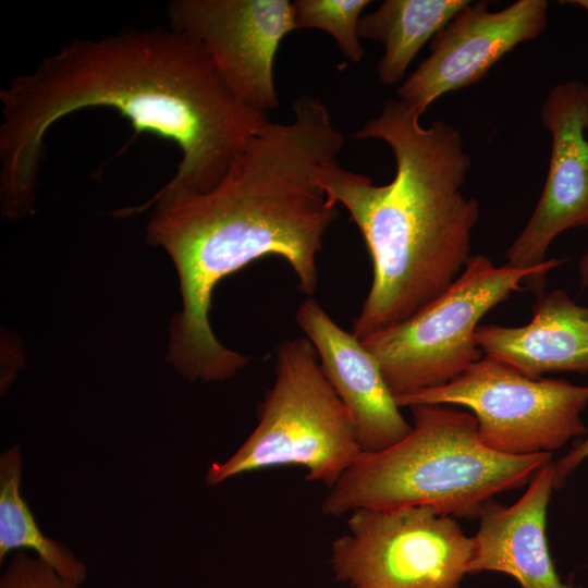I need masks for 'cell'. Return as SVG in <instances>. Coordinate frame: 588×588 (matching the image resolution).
Here are the masks:
<instances>
[{
    "label": "cell",
    "instance_id": "30bf717a",
    "mask_svg": "<svg viewBox=\"0 0 588 588\" xmlns=\"http://www.w3.org/2000/svg\"><path fill=\"white\" fill-rule=\"evenodd\" d=\"M544 0H518L492 11L468 1L431 39L429 56L399 87L397 98L421 115L441 96L479 83L506 53L547 27Z\"/></svg>",
    "mask_w": 588,
    "mask_h": 588
},
{
    "label": "cell",
    "instance_id": "9a60e30c",
    "mask_svg": "<svg viewBox=\"0 0 588 588\" xmlns=\"http://www.w3.org/2000/svg\"><path fill=\"white\" fill-rule=\"evenodd\" d=\"M468 0H385L358 23L359 38L379 42L384 53L377 65L384 85L405 78L424 45L431 40Z\"/></svg>",
    "mask_w": 588,
    "mask_h": 588
},
{
    "label": "cell",
    "instance_id": "44dd1931",
    "mask_svg": "<svg viewBox=\"0 0 588 588\" xmlns=\"http://www.w3.org/2000/svg\"><path fill=\"white\" fill-rule=\"evenodd\" d=\"M565 3L581 8L588 15V0H574V1H566Z\"/></svg>",
    "mask_w": 588,
    "mask_h": 588
},
{
    "label": "cell",
    "instance_id": "8fae6325",
    "mask_svg": "<svg viewBox=\"0 0 588 588\" xmlns=\"http://www.w3.org/2000/svg\"><path fill=\"white\" fill-rule=\"evenodd\" d=\"M588 85L556 84L540 115L551 134V154L543 189L523 231L509 247L506 266L534 268L564 231L588 226Z\"/></svg>",
    "mask_w": 588,
    "mask_h": 588
},
{
    "label": "cell",
    "instance_id": "3957f363",
    "mask_svg": "<svg viewBox=\"0 0 588 588\" xmlns=\"http://www.w3.org/2000/svg\"><path fill=\"white\" fill-rule=\"evenodd\" d=\"M401 99H387L352 137L385 143L395 158L391 182L326 164L318 183L343 206L368 247L373 277L352 334L359 341L405 321L446 291L470 256L479 204L464 185L471 167L461 133L437 120L429 126Z\"/></svg>",
    "mask_w": 588,
    "mask_h": 588
},
{
    "label": "cell",
    "instance_id": "7a4b0ae2",
    "mask_svg": "<svg viewBox=\"0 0 588 588\" xmlns=\"http://www.w3.org/2000/svg\"><path fill=\"white\" fill-rule=\"evenodd\" d=\"M292 110L290 122L270 120L254 134L212 188L145 204L154 205L148 241L171 257L183 302L168 357L191 381L226 380L249 363L224 347L209 323L211 295L223 278L274 255L290 265L303 294L316 291V258L339 217L318 174L338 160L345 135L315 96H299Z\"/></svg>",
    "mask_w": 588,
    "mask_h": 588
},
{
    "label": "cell",
    "instance_id": "e0dca14e",
    "mask_svg": "<svg viewBox=\"0 0 588 588\" xmlns=\"http://www.w3.org/2000/svg\"><path fill=\"white\" fill-rule=\"evenodd\" d=\"M369 0H294L295 29L316 28L331 35L341 52L354 63L364 59L358 23Z\"/></svg>",
    "mask_w": 588,
    "mask_h": 588
},
{
    "label": "cell",
    "instance_id": "7c38bea8",
    "mask_svg": "<svg viewBox=\"0 0 588 588\" xmlns=\"http://www.w3.org/2000/svg\"><path fill=\"white\" fill-rule=\"evenodd\" d=\"M296 322L317 351L328 381L350 413L363 452L384 450L409 433L375 357L313 298L296 311Z\"/></svg>",
    "mask_w": 588,
    "mask_h": 588
},
{
    "label": "cell",
    "instance_id": "5b68a950",
    "mask_svg": "<svg viewBox=\"0 0 588 588\" xmlns=\"http://www.w3.org/2000/svg\"><path fill=\"white\" fill-rule=\"evenodd\" d=\"M275 357L274 381L258 404L255 429L229 458L208 467V486L295 465L306 470V480L330 489L363 452L350 413L309 340L281 342Z\"/></svg>",
    "mask_w": 588,
    "mask_h": 588
},
{
    "label": "cell",
    "instance_id": "ffe728a7",
    "mask_svg": "<svg viewBox=\"0 0 588 588\" xmlns=\"http://www.w3.org/2000/svg\"><path fill=\"white\" fill-rule=\"evenodd\" d=\"M579 277L581 286H588V247L579 260Z\"/></svg>",
    "mask_w": 588,
    "mask_h": 588
},
{
    "label": "cell",
    "instance_id": "9c48e42d",
    "mask_svg": "<svg viewBox=\"0 0 588 588\" xmlns=\"http://www.w3.org/2000/svg\"><path fill=\"white\" fill-rule=\"evenodd\" d=\"M169 26L198 42L244 103L266 112L280 106L274 60L296 30L289 0H174Z\"/></svg>",
    "mask_w": 588,
    "mask_h": 588
},
{
    "label": "cell",
    "instance_id": "2e32d148",
    "mask_svg": "<svg viewBox=\"0 0 588 588\" xmlns=\"http://www.w3.org/2000/svg\"><path fill=\"white\" fill-rule=\"evenodd\" d=\"M23 453L19 443L0 455V564L12 551L29 550L81 586L85 564L61 542L44 535L21 493Z\"/></svg>",
    "mask_w": 588,
    "mask_h": 588
},
{
    "label": "cell",
    "instance_id": "ac0fdd59",
    "mask_svg": "<svg viewBox=\"0 0 588 588\" xmlns=\"http://www.w3.org/2000/svg\"><path fill=\"white\" fill-rule=\"evenodd\" d=\"M0 588H79L52 565L24 550L13 553L0 576Z\"/></svg>",
    "mask_w": 588,
    "mask_h": 588
},
{
    "label": "cell",
    "instance_id": "8992f818",
    "mask_svg": "<svg viewBox=\"0 0 588 588\" xmlns=\"http://www.w3.org/2000/svg\"><path fill=\"white\" fill-rule=\"evenodd\" d=\"M548 258L534 268L497 267L485 255L469 258L452 285L418 313L362 341L400 397L444 385L481 359L479 321L513 293L543 292L546 275L566 262Z\"/></svg>",
    "mask_w": 588,
    "mask_h": 588
},
{
    "label": "cell",
    "instance_id": "4fadbf2b",
    "mask_svg": "<svg viewBox=\"0 0 588 588\" xmlns=\"http://www.w3.org/2000/svg\"><path fill=\"white\" fill-rule=\"evenodd\" d=\"M554 489V463L541 468L512 505L491 501L479 516L468 574L495 571L520 588H581L564 584L549 552L547 510Z\"/></svg>",
    "mask_w": 588,
    "mask_h": 588
},
{
    "label": "cell",
    "instance_id": "277c9868",
    "mask_svg": "<svg viewBox=\"0 0 588 588\" xmlns=\"http://www.w3.org/2000/svg\"><path fill=\"white\" fill-rule=\"evenodd\" d=\"M412 430L397 443L362 452L329 489V516L359 509L429 507L438 514L479 518L493 497L531 481L551 453L513 456L487 448L475 416L454 405L408 407Z\"/></svg>",
    "mask_w": 588,
    "mask_h": 588
},
{
    "label": "cell",
    "instance_id": "d6986e66",
    "mask_svg": "<svg viewBox=\"0 0 588 588\" xmlns=\"http://www.w3.org/2000/svg\"><path fill=\"white\" fill-rule=\"evenodd\" d=\"M588 457V436L566 455L554 463V489L561 488L567 477Z\"/></svg>",
    "mask_w": 588,
    "mask_h": 588
},
{
    "label": "cell",
    "instance_id": "6da1fadb",
    "mask_svg": "<svg viewBox=\"0 0 588 588\" xmlns=\"http://www.w3.org/2000/svg\"><path fill=\"white\" fill-rule=\"evenodd\" d=\"M1 206L32 212L46 156L45 136L78 110L108 107L136 133L171 140L181 160L155 198L204 193L270 121L242 102L204 48L169 28L75 38L0 91Z\"/></svg>",
    "mask_w": 588,
    "mask_h": 588
},
{
    "label": "cell",
    "instance_id": "7402d4cb",
    "mask_svg": "<svg viewBox=\"0 0 588 588\" xmlns=\"http://www.w3.org/2000/svg\"><path fill=\"white\" fill-rule=\"evenodd\" d=\"M586 130H587V133H588V110H587V122H586Z\"/></svg>",
    "mask_w": 588,
    "mask_h": 588
},
{
    "label": "cell",
    "instance_id": "52a82bcc",
    "mask_svg": "<svg viewBox=\"0 0 588 588\" xmlns=\"http://www.w3.org/2000/svg\"><path fill=\"white\" fill-rule=\"evenodd\" d=\"M395 401L400 407L464 406L476 418L480 441L506 455L552 454L573 438L588 433L581 419L588 405V384L530 378L488 356L444 385Z\"/></svg>",
    "mask_w": 588,
    "mask_h": 588
},
{
    "label": "cell",
    "instance_id": "ba28073f",
    "mask_svg": "<svg viewBox=\"0 0 588 588\" xmlns=\"http://www.w3.org/2000/svg\"><path fill=\"white\" fill-rule=\"evenodd\" d=\"M473 547L454 517L429 507L359 509L330 563L350 588H461Z\"/></svg>",
    "mask_w": 588,
    "mask_h": 588
},
{
    "label": "cell",
    "instance_id": "5bb4252c",
    "mask_svg": "<svg viewBox=\"0 0 588 588\" xmlns=\"http://www.w3.org/2000/svg\"><path fill=\"white\" fill-rule=\"evenodd\" d=\"M477 343L485 356L530 378L588 373V307L563 290L536 294L531 320L519 327L483 324Z\"/></svg>",
    "mask_w": 588,
    "mask_h": 588
}]
</instances>
